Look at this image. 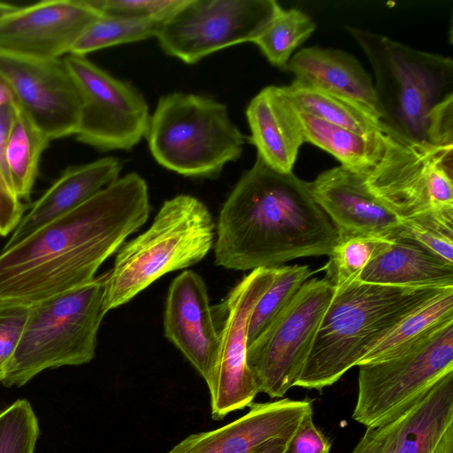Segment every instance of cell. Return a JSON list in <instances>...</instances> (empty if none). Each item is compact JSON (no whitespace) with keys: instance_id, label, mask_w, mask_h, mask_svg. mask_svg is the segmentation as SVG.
I'll return each mask as SVG.
<instances>
[{"instance_id":"1","label":"cell","mask_w":453,"mask_h":453,"mask_svg":"<svg viewBox=\"0 0 453 453\" xmlns=\"http://www.w3.org/2000/svg\"><path fill=\"white\" fill-rule=\"evenodd\" d=\"M147 183L129 173L0 253V301L32 305L92 281L149 219Z\"/></svg>"},{"instance_id":"2","label":"cell","mask_w":453,"mask_h":453,"mask_svg":"<svg viewBox=\"0 0 453 453\" xmlns=\"http://www.w3.org/2000/svg\"><path fill=\"white\" fill-rule=\"evenodd\" d=\"M337 232L309 184L257 156L225 201L216 226L217 265L253 271L330 253Z\"/></svg>"},{"instance_id":"3","label":"cell","mask_w":453,"mask_h":453,"mask_svg":"<svg viewBox=\"0 0 453 453\" xmlns=\"http://www.w3.org/2000/svg\"><path fill=\"white\" fill-rule=\"evenodd\" d=\"M372 68L380 119L409 142L453 146V60L347 27Z\"/></svg>"},{"instance_id":"4","label":"cell","mask_w":453,"mask_h":453,"mask_svg":"<svg viewBox=\"0 0 453 453\" xmlns=\"http://www.w3.org/2000/svg\"><path fill=\"white\" fill-rule=\"evenodd\" d=\"M451 288H403L353 281L334 288L296 387L335 383L405 318Z\"/></svg>"},{"instance_id":"5","label":"cell","mask_w":453,"mask_h":453,"mask_svg":"<svg viewBox=\"0 0 453 453\" xmlns=\"http://www.w3.org/2000/svg\"><path fill=\"white\" fill-rule=\"evenodd\" d=\"M216 226L207 206L189 195L164 202L152 224L118 250L107 272L104 310L131 301L165 273L195 265L210 252Z\"/></svg>"},{"instance_id":"6","label":"cell","mask_w":453,"mask_h":453,"mask_svg":"<svg viewBox=\"0 0 453 453\" xmlns=\"http://www.w3.org/2000/svg\"><path fill=\"white\" fill-rule=\"evenodd\" d=\"M107 273L86 285L29 306L19 344L2 384L19 388L47 369L80 365L96 354V336L106 314Z\"/></svg>"},{"instance_id":"7","label":"cell","mask_w":453,"mask_h":453,"mask_svg":"<svg viewBox=\"0 0 453 453\" xmlns=\"http://www.w3.org/2000/svg\"><path fill=\"white\" fill-rule=\"evenodd\" d=\"M163 167L188 177H216L237 160L245 136L225 104L209 96L174 92L161 96L145 134Z\"/></svg>"},{"instance_id":"8","label":"cell","mask_w":453,"mask_h":453,"mask_svg":"<svg viewBox=\"0 0 453 453\" xmlns=\"http://www.w3.org/2000/svg\"><path fill=\"white\" fill-rule=\"evenodd\" d=\"M358 367L352 418L367 428L383 426L453 372V322L400 355Z\"/></svg>"},{"instance_id":"9","label":"cell","mask_w":453,"mask_h":453,"mask_svg":"<svg viewBox=\"0 0 453 453\" xmlns=\"http://www.w3.org/2000/svg\"><path fill=\"white\" fill-rule=\"evenodd\" d=\"M358 173L402 219L453 210V146L409 142L385 132L379 157Z\"/></svg>"},{"instance_id":"10","label":"cell","mask_w":453,"mask_h":453,"mask_svg":"<svg viewBox=\"0 0 453 453\" xmlns=\"http://www.w3.org/2000/svg\"><path fill=\"white\" fill-rule=\"evenodd\" d=\"M334 287L306 280L289 304L247 349L258 393L283 397L301 376Z\"/></svg>"},{"instance_id":"11","label":"cell","mask_w":453,"mask_h":453,"mask_svg":"<svg viewBox=\"0 0 453 453\" xmlns=\"http://www.w3.org/2000/svg\"><path fill=\"white\" fill-rule=\"evenodd\" d=\"M280 5L274 0H187L156 36L162 50L195 64L225 48L253 42Z\"/></svg>"},{"instance_id":"12","label":"cell","mask_w":453,"mask_h":453,"mask_svg":"<svg viewBox=\"0 0 453 453\" xmlns=\"http://www.w3.org/2000/svg\"><path fill=\"white\" fill-rule=\"evenodd\" d=\"M277 267L258 268L244 276L217 307L218 360L206 382L213 419L249 407L258 394L247 363L248 326L256 304L273 281Z\"/></svg>"},{"instance_id":"13","label":"cell","mask_w":453,"mask_h":453,"mask_svg":"<svg viewBox=\"0 0 453 453\" xmlns=\"http://www.w3.org/2000/svg\"><path fill=\"white\" fill-rule=\"evenodd\" d=\"M63 58L82 99L77 140L104 151L134 147L145 136L150 117L143 96L85 56Z\"/></svg>"},{"instance_id":"14","label":"cell","mask_w":453,"mask_h":453,"mask_svg":"<svg viewBox=\"0 0 453 453\" xmlns=\"http://www.w3.org/2000/svg\"><path fill=\"white\" fill-rule=\"evenodd\" d=\"M0 76L17 106L50 141L75 135L82 99L63 58L41 60L0 54Z\"/></svg>"},{"instance_id":"15","label":"cell","mask_w":453,"mask_h":453,"mask_svg":"<svg viewBox=\"0 0 453 453\" xmlns=\"http://www.w3.org/2000/svg\"><path fill=\"white\" fill-rule=\"evenodd\" d=\"M101 15L88 0H46L18 6L0 19V54L61 58Z\"/></svg>"},{"instance_id":"16","label":"cell","mask_w":453,"mask_h":453,"mask_svg":"<svg viewBox=\"0 0 453 453\" xmlns=\"http://www.w3.org/2000/svg\"><path fill=\"white\" fill-rule=\"evenodd\" d=\"M312 197L333 223L338 240L356 236L392 239L399 218L367 188L360 173L339 165L308 182Z\"/></svg>"},{"instance_id":"17","label":"cell","mask_w":453,"mask_h":453,"mask_svg":"<svg viewBox=\"0 0 453 453\" xmlns=\"http://www.w3.org/2000/svg\"><path fill=\"white\" fill-rule=\"evenodd\" d=\"M164 332L208 382L218 360L219 334L207 286L196 272L184 271L170 284Z\"/></svg>"},{"instance_id":"18","label":"cell","mask_w":453,"mask_h":453,"mask_svg":"<svg viewBox=\"0 0 453 453\" xmlns=\"http://www.w3.org/2000/svg\"><path fill=\"white\" fill-rule=\"evenodd\" d=\"M239 418L219 428L192 434L166 453H257L270 441L293 434L313 412L308 399L283 398L254 403Z\"/></svg>"},{"instance_id":"19","label":"cell","mask_w":453,"mask_h":453,"mask_svg":"<svg viewBox=\"0 0 453 453\" xmlns=\"http://www.w3.org/2000/svg\"><path fill=\"white\" fill-rule=\"evenodd\" d=\"M287 70L295 75L294 82L345 100L380 122L372 78L349 52L303 48L291 57Z\"/></svg>"},{"instance_id":"20","label":"cell","mask_w":453,"mask_h":453,"mask_svg":"<svg viewBox=\"0 0 453 453\" xmlns=\"http://www.w3.org/2000/svg\"><path fill=\"white\" fill-rule=\"evenodd\" d=\"M246 117L257 156L280 173H292L304 139L298 111L282 87L260 90L250 102Z\"/></svg>"},{"instance_id":"21","label":"cell","mask_w":453,"mask_h":453,"mask_svg":"<svg viewBox=\"0 0 453 453\" xmlns=\"http://www.w3.org/2000/svg\"><path fill=\"white\" fill-rule=\"evenodd\" d=\"M121 162L112 157L66 169L24 215L3 250L81 206L119 178Z\"/></svg>"},{"instance_id":"22","label":"cell","mask_w":453,"mask_h":453,"mask_svg":"<svg viewBox=\"0 0 453 453\" xmlns=\"http://www.w3.org/2000/svg\"><path fill=\"white\" fill-rule=\"evenodd\" d=\"M357 280L403 288H453V265L395 237L387 241Z\"/></svg>"},{"instance_id":"23","label":"cell","mask_w":453,"mask_h":453,"mask_svg":"<svg viewBox=\"0 0 453 453\" xmlns=\"http://www.w3.org/2000/svg\"><path fill=\"white\" fill-rule=\"evenodd\" d=\"M453 426V372L443 376L404 413L377 453H434Z\"/></svg>"},{"instance_id":"24","label":"cell","mask_w":453,"mask_h":453,"mask_svg":"<svg viewBox=\"0 0 453 453\" xmlns=\"http://www.w3.org/2000/svg\"><path fill=\"white\" fill-rule=\"evenodd\" d=\"M298 115L304 142L330 153L341 165L361 172L379 157L385 132L366 136L310 114L298 111Z\"/></svg>"},{"instance_id":"25","label":"cell","mask_w":453,"mask_h":453,"mask_svg":"<svg viewBox=\"0 0 453 453\" xmlns=\"http://www.w3.org/2000/svg\"><path fill=\"white\" fill-rule=\"evenodd\" d=\"M449 322H453V288L405 318L357 366L400 355Z\"/></svg>"},{"instance_id":"26","label":"cell","mask_w":453,"mask_h":453,"mask_svg":"<svg viewBox=\"0 0 453 453\" xmlns=\"http://www.w3.org/2000/svg\"><path fill=\"white\" fill-rule=\"evenodd\" d=\"M50 138L19 107L6 150L10 180L20 200L30 197L41 156Z\"/></svg>"},{"instance_id":"27","label":"cell","mask_w":453,"mask_h":453,"mask_svg":"<svg viewBox=\"0 0 453 453\" xmlns=\"http://www.w3.org/2000/svg\"><path fill=\"white\" fill-rule=\"evenodd\" d=\"M282 89L299 112L366 136L386 132L380 121L345 100L294 81Z\"/></svg>"},{"instance_id":"28","label":"cell","mask_w":453,"mask_h":453,"mask_svg":"<svg viewBox=\"0 0 453 453\" xmlns=\"http://www.w3.org/2000/svg\"><path fill=\"white\" fill-rule=\"evenodd\" d=\"M316 29L311 18L296 8H279L273 18L254 40L265 58L274 66L287 70L293 52Z\"/></svg>"},{"instance_id":"29","label":"cell","mask_w":453,"mask_h":453,"mask_svg":"<svg viewBox=\"0 0 453 453\" xmlns=\"http://www.w3.org/2000/svg\"><path fill=\"white\" fill-rule=\"evenodd\" d=\"M163 22L102 13L87 28L69 54L86 56L114 45L156 37Z\"/></svg>"},{"instance_id":"30","label":"cell","mask_w":453,"mask_h":453,"mask_svg":"<svg viewBox=\"0 0 453 453\" xmlns=\"http://www.w3.org/2000/svg\"><path fill=\"white\" fill-rule=\"evenodd\" d=\"M313 273L308 265L277 267L273 283L259 299L250 315L248 346L283 311L302 285Z\"/></svg>"},{"instance_id":"31","label":"cell","mask_w":453,"mask_h":453,"mask_svg":"<svg viewBox=\"0 0 453 453\" xmlns=\"http://www.w3.org/2000/svg\"><path fill=\"white\" fill-rule=\"evenodd\" d=\"M389 239L373 236H356L338 240L323 267L325 279L334 288L358 280L360 274Z\"/></svg>"},{"instance_id":"32","label":"cell","mask_w":453,"mask_h":453,"mask_svg":"<svg viewBox=\"0 0 453 453\" xmlns=\"http://www.w3.org/2000/svg\"><path fill=\"white\" fill-rule=\"evenodd\" d=\"M395 237L409 240L453 265V210L403 219Z\"/></svg>"},{"instance_id":"33","label":"cell","mask_w":453,"mask_h":453,"mask_svg":"<svg viewBox=\"0 0 453 453\" xmlns=\"http://www.w3.org/2000/svg\"><path fill=\"white\" fill-rule=\"evenodd\" d=\"M40 428L26 399H19L0 411V453H35Z\"/></svg>"},{"instance_id":"34","label":"cell","mask_w":453,"mask_h":453,"mask_svg":"<svg viewBox=\"0 0 453 453\" xmlns=\"http://www.w3.org/2000/svg\"><path fill=\"white\" fill-rule=\"evenodd\" d=\"M101 13L165 21L187 0H88Z\"/></svg>"},{"instance_id":"35","label":"cell","mask_w":453,"mask_h":453,"mask_svg":"<svg viewBox=\"0 0 453 453\" xmlns=\"http://www.w3.org/2000/svg\"><path fill=\"white\" fill-rule=\"evenodd\" d=\"M29 306L0 301V383L23 332Z\"/></svg>"},{"instance_id":"36","label":"cell","mask_w":453,"mask_h":453,"mask_svg":"<svg viewBox=\"0 0 453 453\" xmlns=\"http://www.w3.org/2000/svg\"><path fill=\"white\" fill-rule=\"evenodd\" d=\"M331 443L307 414L291 435L283 453H329Z\"/></svg>"},{"instance_id":"37","label":"cell","mask_w":453,"mask_h":453,"mask_svg":"<svg viewBox=\"0 0 453 453\" xmlns=\"http://www.w3.org/2000/svg\"><path fill=\"white\" fill-rule=\"evenodd\" d=\"M26 205L17 196L9 180L0 169V235L6 236L19 224Z\"/></svg>"},{"instance_id":"38","label":"cell","mask_w":453,"mask_h":453,"mask_svg":"<svg viewBox=\"0 0 453 453\" xmlns=\"http://www.w3.org/2000/svg\"><path fill=\"white\" fill-rule=\"evenodd\" d=\"M405 411L383 426L368 427L350 453H377L388 435L397 427Z\"/></svg>"},{"instance_id":"39","label":"cell","mask_w":453,"mask_h":453,"mask_svg":"<svg viewBox=\"0 0 453 453\" xmlns=\"http://www.w3.org/2000/svg\"><path fill=\"white\" fill-rule=\"evenodd\" d=\"M293 434L275 438L267 442L257 453H283Z\"/></svg>"},{"instance_id":"40","label":"cell","mask_w":453,"mask_h":453,"mask_svg":"<svg viewBox=\"0 0 453 453\" xmlns=\"http://www.w3.org/2000/svg\"><path fill=\"white\" fill-rule=\"evenodd\" d=\"M434 453H453V426L449 427Z\"/></svg>"},{"instance_id":"41","label":"cell","mask_w":453,"mask_h":453,"mask_svg":"<svg viewBox=\"0 0 453 453\" xmlns=\"http://www.w3.org/2000/svg\"><path fill=\"white\" fill-rule=\"evenodd\" d=\"M17 7V5L12 4L0 2V19L14 11Z\"/></svg>"}]
</instances>
